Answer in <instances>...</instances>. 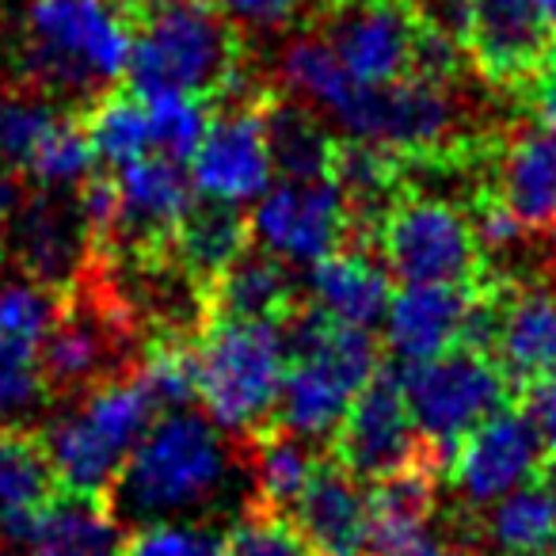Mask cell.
<instances>
[{"label":"cell","mask_w":556,"mask_h":556,"mask_svg":"<svg viewBox=\"0 0 556 556\" xmlns=\"http://www.w3.org/2000/svg\"><path fill=\"white\" fill-rule=\"evenodd\" d=\"M416 0H320L305 31L332 47L358 85L412 77V54L424 31Z\"/></svg>","instance_id":"11"},{"label":"cell","mask_w":556,"mask_h":556,"mask_svg":"<svg viewBox=\"0 0 556 556\" xmlns=\"http://www.w3.org/2000/svg\"><path fill=\"white\" fill-rule=\"evenodd\" d=\"M96 149L88 141V130L80 123L77 111H62L47 134H42L39 149H35L31 164H27V184L35 187H77L88 172L96 168Z\"/></svg>","instance_id":"33"},{"label":"cell","mask_w":556,"mask_h":556,"mask_svg":"<svg viewBox=\"0 0 556 556\" xmlns=\"http://www.w3.org/2000/svg\"><path fill=\"white\" fill-rule=\"evenodd\" d=\"M401 389L416 431L446 457H454V446L472 427L515 404L500 363L469 343H454L424 363H404Z\"/></svg>","instance_id":"9"},{"label":"cell","mask_w":556,"mask_h":556,"mask_svg":"<svg viewBox=\"0 0 556 556\" xmlns=\"http://www.w3.org/2000/svg\"><path fill=\"white\" fill-rule=\"evenodd\" d=\"M263 138H267L270 172L278 179H325L332 176L336 134L305 100L275 88L263 103Z\"/></svg>","instance_id":"26"},{"label":"cell","mask_w":556,"mask_h":556,"mask_svg":"<svg viewBox=\"0 0 556 556\" xmlns=\"http://www.w3.org/2000/svg\"><path fill=\"white\" fill-rule=\"evenodd\" d=\"M325 450L366 484L408 465H431L442 477L450 469V457L416 431L401 389V370L386 363L355 393Z\"/></svg>","instance_id":"10"},{"label":"cell","mask_w":556,"mask_h":556,"mask_svg":"<svg viewBox=\"0 0 556 556\" xmlns=\"http://www.w3.org/2000/svg\"><path fill=\"white\" fill-rule=\"evenodd\" d=\"M263 103L210 108L206 130L191 156V179L202 194L248 202L270 187L275 172H270L267 138H263Z\"/></svg>","instance_id":"17"},{"label":"cell","mask_w":556,"mask_h":556,"mask_svg":"<svg viewBox=\"0 0 556 556\" xmlns=\"http://www.w3.org/2000/svg\"><path fill=\"white\" fill-rule=\"evenodd\" d=\"M92 260L77 187H20L9 222V263L50 290H70Z\"/></svg>","instance_id":"13"},{"label":"cell","mask_w":556,"mask_h":556,"mask_svg":"<svg viewBox=\"0 0 556 556\" xmlns=\"http://www.w3.org/2000/svg\"><path fill=\"white\" fill-rule=\"evenodd\" d=\"M58 302H62V290L39 287L31 278L4 282L0 287V332L20 336V340H31L42 348L50 325H54Z\"/></svg>","instance_id":"39"},{"label":"cell","mask_w":556,"mask_h":556,"mask_svg":"<svg viewBox=\"0 0 556 556\" xmlns=\"http://www.w3.org/2000/svg\"><path fill=\"white\" fill-rule=\"evenodd\" d=\"M317 457L320 454H313L309 439L287 431L275 419L252 431L248 434V469H252V503L248 507L287 515L302 495Z\"/></svg>","instance_id":"28"},{"label":"cell","mask_w":556,"mask_h":556,"mask_svg":"<svg viewBox=\"0 0 556 556\" xmlns=\"http://www.w3.org/2000/svg\"><path fill=\"white\" fill-rule=\"evenodd\" d=\"M232 469L225 431L194 408L164 412L130 450L108 492L111 515L123 522H164L199 510L225 488Z\"/></svg>","instance_id":"4"},{"label":"cell","mask_w":556,"mask_h":556,"mask_svg":"<svg viewBox=\"0 0 556 556\" xmlns=\"http://www.w3.org/2000/svg\"><path fill=\"white\" fill-rule=\"evenodd\" d=\"M134 381L146 389L156 412L194 408L199 404V340L176 332L146 336Z\"/></svg>","instance_id":"32"},{"label":"cell","mask_w":556,"mask_h":556,"mask_svg":"<svg viewBox=\"0 0 556 556\" xmlns=\"http://www.w3.org/2000/svg\"><path fill=\"white\" fill-rule=\"evenodd\" d=\"M248 244H252V214L244 210V202L194 191L191 206L176 225L168 255L194 278V287L206 298V287L214 282L217 270Z\"/></svg>","instance_id":"25"},{"label":"cell","mask_w":556,"mask_h":556,"mask_svg":"<svg viewBox=\"0 0 556 556\" xmlns=\"http://www.w3.org/2000/svg\"><path fill=\"white\" fill-rule=\"evenodd\" d=\"M416 4H419V12H424V20H431L434 27H442L446 35H454L457 42L465 39L472 0H416Z\"/></svg>","instance_id":"42"},{"label":"cell","mask_w":556,"mask_h":556,"mask_svg":"<svg viewBox=\"0 0 556 556\" xmlns=\"http://www.w3.org/2000/svg\"><path fill=\"white\" fill-rule=\"evenodd\" d=\"M62 492L42 427L0 424V522L35 515Z\"/></svg>","instance_id":"29"},{"label":"cell","mask_w":556,"mask_h":556,"mask_svg":"<svg viewBox=\"0 0 556 556\" xmlns=\"http://www.w3.org/2000/svg\"><path fill=\"white\" fill-rule=\"evenodd\" d=\"M518 404H522V412L533 419V427H538L548 454H556V381H538V386L522 389Z\"/></svg>","instance_id":"41"},{"label":"cell","mask_w":556,"mask_h":556,"mask_svg":"<svg viewBox=\"0 0 556 556\" xmlns=\"http://www.w3.org/2000/svg\"><path fill=\"white\" fill-rule=\"evenodd\" d=\"M287 518L298 526L313 556H370V500L366 484L340 465L332 454H320L305 480L302 495Z\"/></svg>","instance_id":"19"},{"label":"cell","mask_w":556,"mask_h":556,"mask_svg":"<svg viewBox=\"0 0 556 556\" xmlns=\"http://www.w3.org/2000/svg\"><path fill=\"white\" fill-rule=\"evenodd\" d=\"M442 472L431 465H408L366 484L370 500V556H412L431 538L434 500Z\"/></svg>","instance_id":"23"},{"label":"cell","mask_w":556,"mask_h":556,"mask_svg":"<svg viewBox=\"0 0 556 556\" xmlns=\"http://www.w3.org/2000/svg\"><path fill=\"white\" fill-rule=\"evenodd\" d=\"M126 4H130V9H138V4H146V0H126Z\"/></svg>","instance_id":"47"},{"label":"cell","mask_w":556,"mask_h":556,"mask_svg":"<svg viewBox=\"0 0 556 556\" xmlns=\"http://www.w3.org/2000/svg\"><path fill=\"white\" fill-rule=\"evenodd\" d=\"M484 184L522 232H556V123L533 118L495 141Z\"/></svg>","instance_id":"18"},{"label":"cell","mask_w":556,"mask_h":556,"mask_svg":"<svg viewBox=\"0 0 556 556\" xmlns=\"http://www.w3.org/2000/svg\"><path fill=\"white\" fill-rule=\"evenodd\" d=\"M149 111V141H153L156 156H168V161L187 164L194 156L206 130L210 108L202 100L191 96H176V92H153L141 96Z\"/></svg>","instance_id":"36"},{"label":"cell","mask_w":556,"mask_h":556,"mask_svg":"<svg viewBox=\"0 0 556 556\" xmlns=\"http://www.w3.org/2000/svg\"><path fill=\"white\" fill-rule=\"evenodd\" d=\"M80 123L88 130V141L96 149V161L103 168H118L126 161H138V156L153 153V141H149V111L134 88L115 85L103 96H96L85 111H77Z\"/></svg>","instance_id":"31"},{"label":"cell","mask_w":556,"mask_h":556,"mask_svg":"<svg viewBox=\"0 0 556 556\" xmlns=\"http://www.w3.org/2000/svg\"><path fill=\"white\" fill-rule=\"evenodd\" d=\"M541 12H545V24H548V31H553V39H556V0H541Z\"/></svg>","instance_id":"46"},{"label":"cell","mask_w":556,"mask_h":556,"mask_svg":"<svg viewBox=\"0 0 556 556\" xmlns=\"http://www.w3.org/2000/svg\"><path fill=\"white\" fill-rule=\"evenodd\" d=\"M378 252L396 282H480L492 270L469 210L412 187L389 206Z\"/></svg>","instance_id":"8"},{"label":"cell","mask_w":556,"mask_h":556,"mask_svg":"<svg viewBox=\"0 0 556 556\" xmlns=\"http://www.w3.org/2000/svg\"><path fill=\"white\" fill-rule=\"evenodd\" d=\"M130 42L126 0H24L0 39V85L85 111L123 80Z\"/></svg>","instance_id":"1"},{"label":"cell","mask_w":556,"mask_h":556,"mask_svg":"<svg viewBox=\"0 0 556 556\" xmlns=\"http://www.w3.org/2000/svg\"><path fill=\"white\" fill-rule=\"evenodd\" d=\"M538 480L548 488V492H553V500H556V454L545 457V465H541V477Z\"/></svg>","instance_id":"44"},{"label":"cell","mask_w":556,"mask_h":556,"mask_svg":"<svg viewBox=\"0 0 556 556\" xmlns=\"http://www.w3.org/2000/svg\"><path fill=\"white\" fill-rule=\"evenodd\" d=\"M492 358L515 401L538 381H556V282H507Z\"/></svg>","instance_id":"20"},{"label":"cell","mask_w":556,"mask_h":556,"mask_svg":"<svg viewBox=\"0 0 556 556\" xmlns=\"http://www.w3.org/2000/svg\"><path fill=\"white\" fill-rule=\"evenodd\" d=\"M225 541H229V556H313V548L305 545V538L287 515L260 507H244Z\"/></svg>","instance_id":"38"},{"label":"cell","mask_w":556,"mask_h":556,"mask_svg":"<svg viewBox=\"0 0 556 556\" xmlns=\"http://www.w3.org/2000/svg\"><path fill=\"white\" fill-rule=\"evenodd\" d=\"M462 47L480 80L503 92H522L556 54L541 0H472Z\"/></svg>","instance_id":"16"},{"label":"cell","mask_w":556,"mask_h":556,"mask_svg":"<svg viewBox=\"0 0 556 556\" xmlns=\"http://www.w3.org/2000/svg\"><path fill=\"white\" fill-rule=\"evenodd\" d=\"M282 80H287V92L325 111H332L336 100L351 88V73L343 70L332 47L320 42L317 35L290 42L287 54H282Z\"/></svg>","instance_id":"34"},{"label":"cell","mask_w":556,"mask_h":556,"mask_svg":"<svg viewBox=\"0 0 556 556\" xmlns=\"http://www.w3.org/2000/svg\"><path fill=\"white\" fill-rule=\"evenodd\" d=\"M153 416V401L134 381V374L100 381L88 393H80L77 401H70L62 416L42 427L58 484L65 492L108 500L118 469L141 442V434L149 431Z\"/></svg>","instance_id":"5"},{"label":"cell","mask_w":556,"mask_h":556,"mask_svg":"<svg viewBox=\"0 0 556 556\" xmlns=\"http://www.w3.org/2000/svg\"><path fill=\"white\" fill-rule=\"evenodd\" d=\"M412 556H457V553H454V548H446V545H439V541H431V538H427L424 545H419Z\"/></svg>","instance_id":"45"},{"label":"cell","mask_w":556,"mask_h":556,"mask_svg":"<svg viewBox=\"0 0 556 556\" xmlns=\"http://www.w3.org/2000/svg\"><path fill=\"white\" fill-rule=\"evenodd\" d=\"M477 282H404L386 309V351L404 363H424L462 340Z\"/></svg>","instance_id":"22"},{"label":"cell","mask_w":556,"mask_h":556,"mask_svg":"<svg viewBox=\"0 0 556 556\" xmlns=\"http://www.w3.org/2000/svg\"><path fill=\"white\" fill-rule=\"evenodd\" d=\"M351 138L378 141L396 149L401 156H431L477 138L465 130V103L457 85L427 77H401L389 85H358L328 111Z\"/></svg>","instance_id":"7"},{"label":"cell","mask_w":556,"mask_h":556,"mask_svg":"<svg viewBox=\"0 0 556 556\" xmlns=\"http://www.w3.org/2000/svg\"><path fill=\"white\" fill-rule=\"evenodd\" d=\"M305 305L294 267L275 252L252 244L232 255L206 287V320H267L282 325ZM206 328V325H202Z\"/></svg>","instance_id":"21"},{"label":"cell","mask_w":556,"mask_h":556,"mask_svg":"<svg viewBox=\"0 0 556 556\" xmlns=\"http://www.w3.org/2000/svg\"><path fill=\"white\" fill-rule=\"evenodd\" d=\"M123 556H229V541L202 522H146L126 533Z\"/></svg>","instance_id":"37"},{"label":"cell","mask_w":556,"mask_h":556,"mask_svg":"<svg viewBox=\"0 0 556 556\" xmlns=\"http://www.w3.org/2000/svg\"><path fill=\"white\" fill-rule=\"evenodd\" d=\"M545 457L548 450L541 442L538 427L522 412V404L515 401L457 442L446 477L465 507H488L515 488L538 480Z\"/></svg>","instance_id":"14"},{"label":"cell","mask_w":556,"mask_h":556,"mask_svg":"<svg viewBox=\"0 0 556 556\" xmlns=\"http://www.w3.org/2000/svg\"><path fill=\"white\" fill-rule=\"evenodd\" d=\"M111 176H115V222L92 255L111 263L168 255L179 217L199 191L187 164L149 153L111 168Z\"/></svg>","instance_id":"12"},{"label":"cell","mask_w":556,"mask_h":556,"mask_svg":"<svg viewBox=\"0 0 556 556\" xmlns=\"http://www.w3.org/2000/svg\"><path fill=\"white\" fill-rule=\"evenodd\" d=\"M278 328L287 343V374L270 419L328 446L348 404L386 363V343L374 336V328L332 320L309 298Z\"/></svg>","instance_id":"3"},{"label":"cell","mask_w":556,"mask_h":556,"mask_svg":"<svg viewBox=\"0 0 556 556\" xmlns=\"http://www.w3.org/2000/svg\"><path fill=\"white\" fill-rule=\"evenodd\" d=\"M248 65L244 31L217 0H146L134 9L123 85L138 96L176 92L210 108Z\"/></svg>","instance_id":"2"},{"label":"cell","mask_w":556,"mask_h":556,"mask_svg":"<svg viewBox=\"0 0 556 556\" xmlns=\"http://www.w3.org/2000/svg\"><path fill=\"white\" fill-rule=\"evenodd\" d=\"M252 240L290 267H313L348 244V199L332 176L282 179L252 210Z\"/></svg>","instance_id":"15"},{"label":"cell","mask_w":556,"mask_h":556,"mask_svg":"<svg viewBox=\"0 0 556 556\" xmlns=\"http://www.w3.org/2000/svg\"><path fill=\"white\" fill-rule=\"evenodd\" d=\"M20 199V179L0 172V267L9 263V222H12V206Z\"/></svg>","instance_id":"43"},{"label":"cell","mask_w":556,"mask_h":556,"mask_svg":"<svg viewBox=\"0 0 556 556\" xmlns=\"http://www.w3.org/2000/svg\"><path fill=\"white\" fill-rule=\"evenodd\" d=\"M287 374L282 328L267 320H206L199 332V404L222 431L252 434L275 416Z\"/></svg>","instance_id":"6"},{"label":"cell","mask_w":556,"mask_h":556,"mask_svg":"<svg viewBox=\"0 0 556 556\" xmlns=\"http://www.w3.org/2000/svg\"><path fill=\"white\" fill-rule=\"evenodd\" d=\"M556 538V500L545 484H522L488 503L480 518V545L488 556H538Z\"/></svg>","instance_id":"30"},{"label":"cell","mask_w":556,"mask_h":556,"mask_svg":"<svg viewBox=\"0 0 556 556\" xmlns=\"http://www.w3.org/2000/svg\"><path fill=\"white\" fill-rule=\"evenodd\" d=\"M309 302L332 320L355 328H374L386 320L393 302V275L374 252L363 248H336L332 255L313 263Z\"/></svg>","instance_id":"24"},{"label":"cell","mask_w":556,"mask_h":556,"mask_svg":"<svg viewBox=\"0 0 556 556\" xmlns=\"http://www.w3.org/2000/svg\"><path fill=\"white\" fill-rule=\"evenodd\" d=\"M0 556H9V548H4V545H0Z\"/></svg>","instance_id":"48"},{"label":"cell","mask_w":556,"mask_h":556,"mask_svg":"<svg viewBox=\"0 0 556 556\" xmlns=\"http://www.w3.org/2000/svg\"><path fill=\"white\" fill-rule=\"evenodd\" d=\"M47 404L39 343L0 332V424H27Z\"/></svg>","instance_id":"35"},{"label":"cell","mask_w":556,"mask_h":556,"mask_svg":"<svg viewBox=\"0 0 556 556\" xmlns=\"http://www.w3.org/2000/svg\"><path fill=\"white\" fill-rule=\"evenodd\" d=\"M123 541L126 530L108 500L62 488L35 518L24 556H123Z\"/></svg>","instance_id":"27"},{"label":"cell","mask_w":556,"mask_h":556,"mask_svg":"<svg viewBox=\"0 0 556 556\" xmlns=\"http://www.w3.org/2000/svg\"><path fill=\"white\" fill-rule=\"evenodd\" d=\"M222 12L240 27V31H290L305 27L320 0H217Z\"/></svg>","instance_id":"40"}]
</instances>
